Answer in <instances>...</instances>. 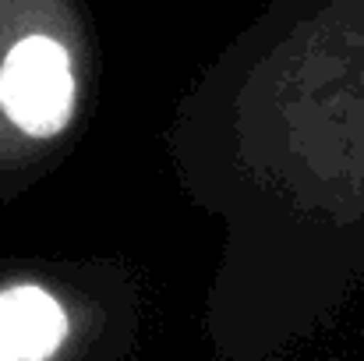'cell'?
Wrapping results in <instances>:
<instances>
[{
  "label": "cell",
  "instance_id": "6da1fadb",
  "mask_svg": "<svg viewBox=\"0 0 364 361\" xmlns=\"http://www.w3.org/2000/svg\"><path fill=\"white\" fill-rule=\"evenodd\" d=\"M0 107L25 135L50 138L75 110V75L68 50L50 36L14 43L0 68Z\"/></svg>",
  "mask_w": 364,
  "mask_h": 361
},
{
  "label": "cell",
  "instance_id": "7a4b0ae2",
  "mask_svg": "<svg viewBox=\"0 0 364 361\" xmlns=\"http://www.w3.org/2000/svg\"><path fill=\"white\" fill-rule=\"evenodd\" d=\"M68 333L64 308L43 287H11L0 294V361L50 358Z\"/></svg>",
  "mask_w": 364,
  "mask_h": 361
}]
</instances>
